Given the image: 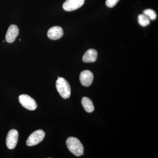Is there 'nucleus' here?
Returning <instances> with one entry per match:
<instances>
[{
    "label": "nucleus",
    "mask_w": 158,
    "mask_h": 158,
    "mask_svg": "<svg viewBox=\"0 0 158 158\" xmlns=\"http://www.w3.org/2000/svg\"><path fill=\"white\" fill-rule=\"evenodd\" d=\"M66 145L71 152L76 156L84 155V147L78 139L71 137L67 138L66 141Z\"/></svg>",
    "instance_id": "f257e3e1"
},
{
    "label": "nucleus",
    "mask_w": 158,
    "mask_h": 158,
    "mask_svg": "<svg viewBox=\"0 0 158 158\" xmlns=\"http://www.w3.org/2000/svg\"><path fill=\"white\" fill-rule=\"evenodd\" d=\"M56 87L60 96L62 98H69L71 94V88L68 82L62 77L58 79L56 82Z\"/></svg>",
    "instance_id": "f03ea898"
},
{
    "label": "nucleus",
    "mask_w": 158,
    "mask_h": 158,
    "mask_svg": "<svg viewBox=\"0 0 158 158\" xmlns=\"http://www.w3.org/2000/svg\"><path fill=\"white\" fill-rule=\"evenodd\" d=\"M45 134L42 130H38L31 134L27 141V144L33 146L39 144L43 140Z\"/></svg>",
    "instance_id": "7ed1b4c3"
},
{
    "label": "nucleus",
    "mask_w": 158,
    "mask_h": 158,
    "mask_svg": "<svg viewBox=\"0 0 158 158\" xmlns=\"http://www.w3.org/2000/svg\"><path fill=\"white\" fill-rule=\"evenodd\" d=\"M20 103L24 108L29 110H34L37 108L36 102L34 99L31 96L23 94L20 95L19 97Z\"/></svg>",
    "instance_id": "20e7f679"
},
{
    "label": "nucleus",
    "mask_w": 158,
    "mask_h": 158,
    "mask_svg": "<svg viewBox=\"0 0 158 158\" xmlns=\"http://www.w3.org/2000/svg\"><path fill=\"white\" fill-rule=\"evenodd\" d=\"M19 134L16 130H10L6 138V145L9 149H14L18 141Z\"/></svg>",
    "instance_id": "39448f33"
},
{
    "label": "nucleus",
    "mask_w": 158,
    "mask_h": 158,
    "mask_svg": "<svg viewBox=\"0 0 158 158\" xmlns=\"http://www.w3.org/2000/svg\"><path fill=\"white\" fill-rule=\"evenodd\" d=\"M85 1V0H66L63 3V9L67 11L77 10L84 5Z\"/></svg>",
    "instance_id": "423d86ee"
},
{
    "label": "nucleus",
    "mask_w": 158,
    "mask_h": 158,
    "mask_svg": "<svg viewBox=\"0 0 158 158\" xmlns=\"http://www.w3.org/2000/svg\"><path fill=\"white\" fill-rule=\"evenodd\" d=\"M94 75L90 70H85L81 72L80 75L81 84L85 87H89L93 82Z\"/></svg>",
    "instance_id": "0eeeda50"
},
{
    "label": "nucleus",
    "mask_w": 158,
    "mask_h": 158,
    "mask_svg": "<svg viewBox=\"0 0 158 158\" xmlns=\"http://www.w3.org/2000/svg\"><path fill=\"white\" fill-rule=\"evenodd\" d=\"M19 34V30L17 26L11 25L9 27L6 34V40L9 43L14 42Z\"/></svg>",
    "instance_id": "6e6552de"
},
{
    "label": "nucleus",
    "mask_w": 158,
    "mask_h": 158,
    "mask_svg": "<svg viewBox=\"0 0 158 158\" xmlns=\"http://www.w3.org/2000/svg\"><path fill=\"white\" fill-rule=\"evenodd\" d=\"M47 35L49 39L56 40L60 39L63 36V30L62 27L59 26H55L48 30Z\"/></svg>",
    "instance_id": "1a4fd4ad"
},
{
    "label": "nucleus",
    "mask_w": 158,
    "mask_h": 158,
    "mask_svg": "<svg viewBox=\"0 0 158 158\" xmlns=\"http://www.w3.org/2000/svg\"><path fill=\"white\" fill-rule=\"evenodd\" d=\"M98 57V52L96 50L94 49L88 50L83 56V62L85 63H90L96 61Z\"/></svg>",
    "instance_id": "9d476101"
},
{
    "label": "nucleus",
    "mask_w": 158,
    "mask_h": 158,
    "mask_svg": "<svg viewBox=\"0 0 158 158\" xmlns=\"http://www.w3.org/2000/svg\"><path fill=\"white\" fill-rule=\"evenodd\" d=\"M81 103L83 108L87 113H92L94 110V108L92 101L88 97L83 98L82 99Z\"/></svg>",
    "instance_id": "9b49d317"
},
{
    "label": "nucleus",
    "mask_w": 158,
    "mask_h": 158,
    "mask_svg": "<svg viewBox=\"0 0 158 158\" xmlns=\"http://www.w3.org/2000/svg\"><path fill=\"white\" fill-rule=\"evenodd\" d=\"M138 22L139 24L142 27H146L150 23L149 18L144 14H140L138 16Z\"/></svg>",
    "instance_id": "f8f14e48"
},
{
    "label": "nucleus",
    "mask_w": 158,
    "mask_h": 158,
    "mask_svg": "<svg viewBox=\"0 0 158 158\" xmlns=\"http://www.w3.org/2000/svg\"><path fill=\"white\" fill-rule=\"evenodd\" d=\"M143 13L148 17L149 18V19L154 20H155L157 17L156 13L153 10L151 9H147L144 10Z\"/></svg>",
    "instance_id": "ddd939ff"
},
{
    "label": "nucleus",
    "mask_w": 158,
    "mask_h": 158,
    "mask_svg": "<svg viewBox=\"0 0 158 158\" xmlns=\"http://www.w3.org/2000/svg\"><path fill=\"white\" fill-rule=\"evenodd\" d=\"M119 0H106V6L109 8H113L114 7Z\"/></svg>",
    "instance_id": "4468645a"
}]
</instances>
